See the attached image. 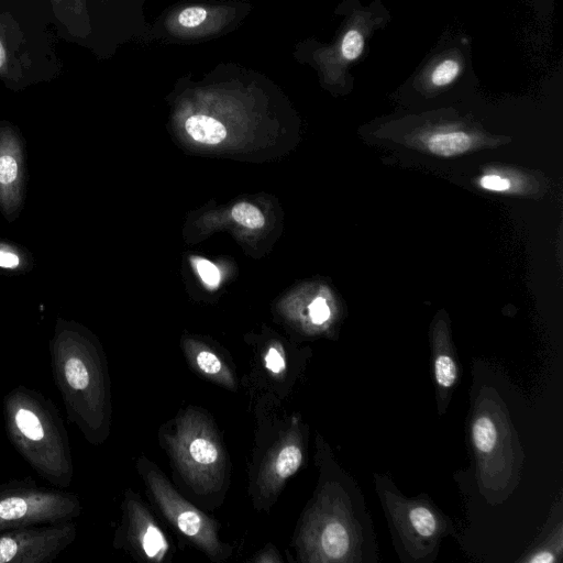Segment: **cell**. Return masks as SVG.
I'll return each mask as SVG.
<instances>
[{
	"instance_id": "9a60e30c",
	"label": "cell",
	"mask_w": 563,
	"mask_h": 563,
	"mask_svg": "<svg viewBox=\"0 0 563 563\" xmlns=\"http://www.w3.org/2000/svg\"><path fill=\"white\" fill-rule=\"evenodd\" d=\"M185 130L196 141L216 145L227 136V128L217 118L202 112H195L185 120Z\"/></svg>"
},
{
	"instance_id": "5b68a950",
	"label": "cell",
	"mask_w": 563,
	"mask_h": 563,
	"mask_svg": "<svg viewBox=\"0 0 563 563\" xmlns=\"http://www.w3.org/2000/svg\"><path fill=\"white\" fill-rule=\"evenodd\" d=\"M167 443L176 466L192 489L212 493L222 486L227 457L216 429L205 415L194 409L179 415Z\"/></svg>"
},
{
	"instance_id": "603a6c76",
	"label": "cell",
	"mask_w": 563,
	"mask_h": 563,
	"mask_svg": "<svg viewBox=\"0 0 563 563\" xmlns=\"http://www.w3.org/2000/svg\"><path fill=\"white\" fill-rule=\"evenodd\" d=\"M52 5L64 13H70L75 16L87 19L86 0H49Z\"/></svg>"
},
{
	"instance_id": "9c48e42d",
	"label": "cell",
	"mask_w": 563,
	"mask_h": 563,
	"mask_svg": "<svg viewBox=\"0 0 563 563\" xmlns=\"http://www.w3.org/2000/svg\"><path fill=\"white\" fill-rule=\"evenodd\" d=\"M73 520L0 532V563H51L76 539Z\"/></svg>"
},
{
	"instance_id": "ba28073f",
	"label": "cell",
	"mask_w": 563,
	"mask_h": 563,
	"mask_svg": "<svg viewBox=\"0 0 563 563\" xmlns=\"http://www.w3.org/2000/svg\"><path fill=\"white\" fill-rule=\"evenodd\" d=\"M144 478L170 523L213 561L229 556L231 548L219 540L214 520L184 499L156 468L148 467Z\"/></svg>"
},
{
	"instance_id": "44dd1931",
	"label": "cell",
	"mask_w": 563,
	"mask_h": 563,
	"mask_svg": "<svg viewBox=\"0 0 563 563\" xmlns=\"http://www.w3.org/2000/svg\"><path fill=\"white\" fill-rule=\"evenodd\" d=\"M460 71L461 66L457 60L444 59L434 67L431 74V82L437 87L446 86L455 80Z\"/></svg>"
},
{
	"instance_id": "ffe728a7",
	"label": "cell",
	"mask_w": 563,
	"mask_h": 563,
	"mask_svg": "<svg viewBox=\"0 0 563 563\" xmlns=\"http://www.w3.org/2000/svg\"><path fill=\"white\" fill-rule=\"evenodd\" d=\"M233 219L250 229L263 227L265 219L262 212L251 203L240 202L232 209Z\"/></svg>"
},
{
	"instance_id": "30bf717a",
	"label": "cell",
	"mask_w": 563,
	"mask_h": 563,
	"mask_svg": "<svg viewBox=\"0 0 563 563\" xmlns=\"http://www.w3.org/2000/svg\"><path fill=\"white\" fill-rule=\"evenodd\" d=\"M27 166L25 141L13 123L0 121V213L15 221L25 202Z\"/></svg>"
},
{
	"instance_id": "52a82bcc",
	"label": "cell",
	"mask_w": 563,
	"mask_h": 563,
	"mask_svg": "<svg viewBox=\"0 0 563 563\" xmlns=\"http://www.w3.org/2000/svg\"><path fill=\"white\" fill-rule=\"evenodd\" d=\"M377 488L406 553L415 561L429 556L448 532V520L429 501L408 499L380 481Z\"/></svg>"
},
{
	"instance_id": "4fadbf2b",
	"label": "cell",
	"mask_w": 563,
	"mask_h": 563,
	"mask_svg": "<svg viewBox=\"0 0 563 563\" xmlns=\"http://www.w3.org/2000/svg\"><path fill=\"white\" fill-rule=\"evenodd\" d=\"M303 460L302 438L297 426H292L273 448L258 474L257 486L261 496H275Z\"/></svg>"
},
{
	"instance_id": "6da1fadb",
	"label": "cell",
	"mask_w": 563,
	"mask_h": 563,
	"mask_svg": "<svg viewBox=\"0 0 563 563\" xmlns=\"http://www.w3.org/2000/svg\"><path fill=\"white\" fill-rule=\"evenodd\" d=\"M48 350L68 422L89 443H102L109 434L111 402L107 361L97 338L75 320L57 318Z\"/></svg>"
},
{
	"instance_id": "4316f807",
	"label": "cell",
	"mask_w": 563,
	"mask_h": 563,
	"mask_svg": "<svg viewBox=\"0 0 563 563\" xmlns=\"http://www.w3.org/2000/svg\"><path fill=\"white\" fill-rule=\"evenodd\" d=\"M10 70V56H9V47L5 42L0 36V77L3 79H9Z\"/></svg>"
},
{
	"instance_id": "e0dca14e",
	"label": "cell",
	"mask_w": 563,
	"mask_h": 563,
	"mask_svg": "<svg viewBox=\"0 0 563 563\" xmlns=\"http://www.w3.org/2000/svg\"><path fill=\"white\" fill-rule=\"evenodd\" d=\"M427 145L433 154L449 157L466 152L472 139L464 132L438 133L428 139Z\"/></svg>"
},
{
	"instance_id": "5bb4252c",
	"label": "cell",
	"mask_w": 563,
	"mask_h": 563,
	"mask_svg": "<svg viewBox=\"0 0 563 563\" xmlns=\"http://www.w3.org/2000/svg\"><path fill=\"white\" fill-rule=\"evenodd\" d=\"M187 354L191 364L207 378L228 388L235 386L234 377L230 368L208 347L200 345L188 346Z\"/></svg>"
},
{
	"instance_id": "ac0fdd59",
	"label": "cell",
	"mask_w": 563,
	"mask_h": 563,
	"mask_svg": "<svg viewBox=\"0 0 563 563\" xmlns=\"http://www.w3.org/2000/svg\"><path fill=\"white\" fill-rule=\"evenodd\" d=\"M554 531L540 547L523 559L529 563H552L556 562L562 554V523L559 522Z\"/></svg>"
},
{
	"instance_id": "d4e9b609",
	"label": "cell",
	"mask_w": 563,
	"mask_h": 563,
	"mask_svg": "<svg viewBox=\"0 0 563 563\" xmlns=\"http://www.w3.org/2000/svg\"><path fill=\"white\" fill-rule=\"evenodd\" d=\"M309 314L314 324H322L330 317V309L325 300L321 297L316 298L309 306Z\"/></svg>"
},
{
	"instance_id": "8992f818",
	"label": "cell",
	"mask_w": 563,
	"mask_h": 563,
	"mask_svg": "<svg viewBox=\"0 0 563 563\" xmlns=\"http://www.w3.org/2000/svg\"><path fill=\"white\" fill-rule=\"evenodd\" d=\"M81 512L79 496L63 488L40 486L31 478L0 484V532L74 520Z\"/></svg>"
},
{
	"instance_id": "cb8c5ba5",
	"label": "cell",
	"mask_w": 563,
	"mask_h": 563,
	"mask_svg": "<svg viewBox=\"0 0 563 563\" xmlns=\"http://www.w3.org/2000/svg\"><path fill=\"white\" fill-rule=\"evenodd\" d=\"M197 271L206 284L210 286L218 285L220 280V273L211 262L199 258L197 261Z\"/></svg>"
},
{
	"instance_id": "7402d4cb",
	"label": "cell",
	"mask_w": 563,
	"mask_h": 563,
	"mask_svg": "<svg viewBox=\"0 0 563 563\" xmlns=\"http://www.w3.org/2000/svg\"><path fill=\"white\" fill-rule=\"evenodd\" d=\"M265 366L274 376L283 374L286 369V360L283 350L278 346H271L265 354Z\"/></svg>"
},
{
	"instance_id": "484cf974",
	"label": "cell",
	"mask_w": 563,
	"mask_h": 563,
	"mask_svg": "<svg viewBox=\"0 0 563 563\" xmlns=\"http://www.w3.org/2000/svg\"><path fill=\"white\" fill-rule=\"evenodd\" d=\"M479 184L483 188L495 191H505L510 187V183L497 175H486L481 178Z\"/></svg>"
},
{
	"instance_id": "7c38bea8",
	"label": "cell",
	"mask_w": 563,
	"mask_h": 563,
	"mask_svg": "<svg viewBox=\"0 0 563 563\" xmlns=\"http://www.w3.org/2000/svg\"><path fill=\"white\" fill-rule=\"evenodd\" d=\"M234 18L230 5L188 4L170 11L164 25L174 37L198 40L219 34Z\"/></svg>"
},
{
	"instance_id": "2e32d148",
	"label": "cell",
	"mask_w": 563,
	"mask_h": 563,
	"mask_svg": "<svg viewBox=\"0 0 563 563\" xmlns=\"http://www.w3.org/2000/svg\"><path fill=\"white\" fill-rule=\"evenodd\" d=\"M34 267V257L29 250L0 238V272L20 275Z\"/></svg>"
},
{
	"instance_id": "3957f363",
	"label": "cell",
	"mask_w": 563,
	"mask_h": 563,
	"mask_svg": "<svg viewBox=\"0 0 563 563\" xmlns=\"http://www.w3.org/2000/svg\"><path fill=\"white\" fill-rule=\"evenodd\" d=\"M471 440L481 492L490 503L516 487L523 460L517 433L498 394L483 388L471 421Z\"/></svg>"
},
{
	"instance_id": "d6986e66",
	"label": "cell",
	"mask_w": 563,
	"mask_h": 563,
	"mask_svg": "<svg viewBox=\"0 0 563 563\" xmlns=\"http://www.w3.org/2000/svg\"><path fill=\"white\" fill-rule=\"evenodd\" d=\"M364 49V38L360 31L356 29L347 30L340 44V55L346 62L357 59Z\"/></svg>"
},
{
	"instance_id": "8fae6325",
	"label": "cell",
	"mask_w": 563,
	"mask_h": 563,
	"mask_svg": "<svg viewBox=\"0 0 563 563\" xmlns=\"http://www.w3.org/2000/svg\"><path fill=\"white\" fill-rule=\"evenodd\" d=\"M126 543L148 561L161 562L169 550V543L154 518L140 498L126 490L123 503V522L117 532L114 544Z\"/></svg>"
},
{
	"instance_id": "277c9868",
	"label": "cell",
	"mask_w": 563,
	"mask_h": 563,
	"mask_svg": "<svg viewBox=\"0 0 563 563\" xmlns=\"http://www.w3.org/2000/svg\"><path fill=\"white\" fill-rule=\"evenodd\" d=\"M301 561L358 562L361 534L341 489L328 485L306 514L297 541Z\"/></svg>"
},
{
	"instance_id": "7a4b0ae2",
	"label": "cell",
	"mask_w": 563,
	"mask_h": 563,
	"mask_svg": "<svg viewBox=\"0 0 563 563\" xmlns=\"http://www.w3.org/2000/svg\"><path fill=\"white\" fill-rule=\"evenodd\" d=\"M2 408L15 451L51 485L69 487L75 473L71 449L55 404L38 390L18 385L5 394Z\"/></svg>"
}]
</instances>
